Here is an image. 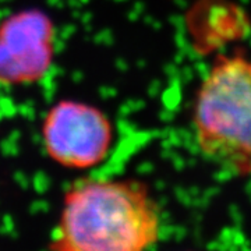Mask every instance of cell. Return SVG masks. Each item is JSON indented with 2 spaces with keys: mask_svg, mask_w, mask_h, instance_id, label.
I'll list each match as a JSON object with an SVG mask.
<instances>
[{
  "mask_svg": "<svg viewBox=\"0 0 251 251\" xmlns=\"http://www.w3.org/2000/svg\"><path fill=\"white\" fill-rule=\"evenodd\" d=\"M158 204L134 180L82 179L63 197L50 249L141 251L159 239Z\"/></svg>",
  "mask_w": 251,
  "mask_h": 251,
  "instance_id": "1",
  "label": "cell"
},
{
  "mask_svg": "<svg viewBox=\"0 0 251 251\" xmlns=\"http://www.w3.org/2000/svg\"><path fill=\"white\" fill-rule=\"evenodd\" d=\"M193 122L204 158L233 175H251L250 59H216L200 85Z\"/></svg>",
  "mask_w": 251,
  "mask_h": 251,
  "instance_id": "2",
  "label": "cell"
},
{
  "mask_svg": "<svg viewBox=\"0 0 251 251\" xmlns=\"http://www.w3.org/2000/svg\"><path fill=\"white\" fill-rule=\"evenodd\" d=\"M42 140L46 153L56 163L88 169L106 158L113 143V126L97 106L62 100L46 113Z\"/></svg>",
  "mask_w": 251,
  "mask_h": 251,
  "instance_id": "3",
  "label": "cell"
},
{
  "mask_svg": "<svg viewBox=\"0 0 251 251\" xmlns=\"http://www.w3.org/2000/svg\"><path fill=\"white\" fill-rule=\"evenodd\" d=\"M53 54V23L42 11L24 10L0 24V84L39 81L50 69Z\"/></svg>",
  "mask_w": 251,
  "mask_h": 251,
  "instance_id": "4",
  "label": "cell"
}]
</instances>
